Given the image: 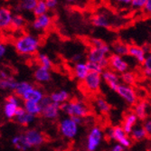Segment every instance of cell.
Wrapping results in <instances>:
<instances>
[{"label":"cell","instance_id":"1f68e13d","mask_svg":"<svg viewBox=\"0 0 151 151\" xmlns=\"http://www.w3.org/2000/svg\"><path fill=\"white\" fill-rule=\"evenodd\" d=\"M119 78H120V81H122L123 84L129 85V86L135 85L136 81H137V77H136L135 73L132 72H129V71H127L125 73H121Z\"/></svg>","mask_w":151,"mask_h":151},{"label":"cell","instance_id":"d6a6232c","mask_svg":"<svg viewBox=\"0 0 151 151\" xmlns=\"http://www.w3.org/2000/svg\"><path fill=\"white\" fill-rule=\"evenodd\" d=\"M25 24H26V20L22 15L16 14V15L13 16L12 22H11V26L13 28H15L16 30H21L25 26Z\"/></svg>","mask_w":151,"mask_h":151},{"label":"cell","instance_id":"4316f807","mask_svg":"<svg viewBox=\"0 0 151 151\" xmlns=\"http://www.w3.org/2000/svg\"><path fill=\"white\" fill-rule=\"evenodd\" d=\"M90 45L91 47H95V48H98V49L101 50L106 55H109L111 52V46L100 38H91L90 40Z\"/></svg>","mask_w":151,"mask_h":151},{"label":"cell","instance_id":"f907efd6","mask_svg":"<svg viewBox=\"0 0 151 151\" xmlns=\"http://www.w3.org/2000/svg\"><path fill=\"white\" fill-rule=\"evenodd\" d=\"M10 74L7 73V72H6L5 70L3 69H0V81H2V80H5L6 79L7 77H9Z\"/></svg>","mask_w":151,"mask_h":151},{"label":"cell","instance_id":"d6986e66","mask_svg":"<svg viewBox=\"0 0 151 151\" xmlns=\"http://www.w3.org/2000/svg\"><path fill=\"white\" fill-rule=\"evenodd\" d=\"M45 94L42 89L34 86L23 96V98L21 100H23V101H33L35 102H40L41 101H42V99L45 97Z\"/></svg>","mask_w":151,"mask_h":151},{"label":"cell","instance_id":"52a82bcc","mask_svg":"<svg viewBox=\"0 0 151 151\" xmlns=\"http://www.w3.org/2000/svg\"><path fill=\"white\" fill-rule=\"evenodd\" d=\"M81 82L82 86L87 91L91 93H96L100 91L101 86V75L98 73L90 72Z\"/></svg>","mask_w":151,"mask_h":151},{"label":"cell","instance_id":"6da1fadb","mask_svg":"<svg viewBox=\"0 0 151 151\" xmlns=\"http://www.w3.org/2000/svg\"><path fill=\"white\" fill-rule=\"evenodd\" d=\"M14 46L16 51L21 55L29 56L35 54L38 52L41 46V41L37 35L24 34L16 39L14 42Z\"/></svg>","mask_w":151,"mask_h":151},{"label":"cell","instance_id":"8fae6325","mask_svg":"<svg viewBox=\"0 0 151 151\" xmlns=\"http://www.w3.org/2000/svg\"><path fill=\"white\" fill-rule=\"evenodd\" d=\"M101 75V80L108 85V87L111 91L116 92L118 86L121 83L119 75L111 69H105Z\"/></svg>","mask_w":151,"mask_h":151},{"label":"cell","instance_id":"d4e9b609","mask_svg":"<svg viewBox=\"0 0 151 151\" xmlns=\"http://www.w3.org/2000/svg\"><path fill=\"white\" fill-rule=\"evenodd\" d=\"M111 52L114 54L119 56H127L128 55V49H129V45L126 43L122 42V41H116L112 44V46L111 47Z\"/></svg>","mask_w":151,"mask_h":151},{"label":"cell","instance_id":"7c38bea8","mask_svg":"<svg viewBox=\"0 0 151 151\" xmlns=\"http://www.w3.org/2000/svg\"><path fill=\"white\" fill-rule=\"evenodd\" d=\"M91 23L94 26L99 28H109L113 24L112 17L107 12L101 11V13L96 14L91 18Z\"/></svg>","mask_w":151,"mask_h":151},{"label":"cell","instance_id":"e0dca14e","mask_svg":"<svg viewBox=\"0 0 151 151\" xmlns=\"http://www.w3.org/2000/svg\"><path fill=\"white\" fill-rule=\"evenodd\" d=\"M147 111H148V102L146 100L138 101L134 105L133 112L137 116L139 120L144 121L147 119Z\"/></svg>","mask_w":151,"mask_h":151},{"label":"cell","instance_id":"277c9868","mask_svg":"<svg viewBox=\"0 0 151 151\" xmlns=\"http://www.w3.org/2000/svg\"><path fill=\"white\" fill-rule=\"evenodd\" d=\"M108 136L111 140L116 141L124 148H129L132 146V140L129 136L125 133L121 126H115L111 128L108 131Z\"/></svg>","mask_w":151,"mask_h":151},{"label":"cell","instance_id":"4fadbf2b","mask_svg":"<svg viewBox=\"0 0 151 151\" xmlns=\"http://www.w3.org/2000/svg\"><path fill=\"white\" fill-rule=\"evenodd\" d=\"M52 24V17L48 15V14H45V15L35 17V18L33 20L32 27L35 31L44 32L50 28Z\"/></svg>","mask_w":151,"mask_h":151},{"label":"cell","instance_id":"f546056e","mask_svg":"<svg viewBox=\"0 0 151 151\" xmlns=\"http://www.w3.org/2000/svg\"><path fill=\"white\" fill-rule=\"evenodd\" d=\"M18 106L19 105H17V104L6 101L5 105H4V114H5V116L8 119H14L16 117V112H17V109Z\"/></svg>","mask_w":151,"mask_h":151},{"label":"cell","instance_id":"f1b7e54d","mask_svg":"<svg viewBox=\"0 0 151 151\" xmlns=\"http://www.w3.org/2000/svg\"><path fill=\"white\" fill-rule=\"evenodd\" d=\"M17 81H16V79L10 75L6 79L0 81V90L14 91V90H15L17 86Z\"/></svg>","mask_w":151,"mask_h":151},{"label":"cell","instance_id":"681fc988","mask_svg":"<svg viewBox=\"0 0 151 151\" xmlns=\"http://www.w3.org/2000/svg\"><path fill=\"white\" fill-rule=\"evenodd\" d=\"M124 150H125L124 147H123L120 144L117 143L116 145H114V146L111 148V150H109V151H124Z\"/></svg>","mask_w":151,"mask_h":151},{"label":"cell","instance_id":"30bf717a","mask_svg":"<svg viewBox=\"0 0 151 151\" xmlns=\"http://www.w3.org/2000/svg\"><path fill=\"white\" fill-rule=\"evenodd\" d=\"M87 62H91V63H99L103 69H108L109 67V59L108 55L100 49L91 47L89 49L88 53H87Z\"/></svg>","mask_w":151,"mask_h":151},{"label":"cell","instance_id":"9a60e30c","mask_svg":"<svg viewBox=\"0 0 151 151\" xmlns=\"http://www.w3.org/2000/svg\"><path fill=\"white\" fill-rule=\"evenodd\" d=\"M13 16V11L9 7H0V30H6L11 27Z\"/></svg>","mask_w":151,"mask_h":151},{"label":"cell","instance_id":"484cf974","mask_svg":"<svg viewBox=\"0 0 151 151\" xmlns=\"http://www.w3.org/2000/svg\"><path fill=\"white\" fill-rule=\"evenodd\" d=\"M33 87L34 85L29 81H19V82L17 81V86L15 90H14V92H15V94L21 100L23 98V96Z\"/></svg>","mask_w":151,"mask_h":151},{"label":"cell","instance_id":"f35d334b","mask_svg":"<svg viewBox=\"0 0 151 151\" xmlns=\"http://www.w3.org/2000/svg\"><path fill=\"white\" fill-rule=\"evenodd\" d=\"M86 63H87L90 72H94V73H98L101 74V73L104 71L103 68L97 63H91V62H86Z\"/></svg>","mask_w":151,"mask_h":151},{"label":"cell","instance_id":"b9f144b4","mask_svg":"<svg viewBox=\"0 0 151 151\" xmlns=\"http://www.w3.org/2000/svg\"><path fill=\"white\" fill-rule=\"evenodd\" d=\"M142 127H143V129H145V131L147 133V135L149 136V138H150V136H151V120L150 119L144 120Z\"/></svg>","mask_w":151,"mask_h":151},{"label":"cell","instance_id":"f5cc1de1","mask_svg":"<svg viewBox=\"0 0 151 151\" xmlns=\"http://www.w3.org/2000/svg\"><path fill=\"white\" fill-rule=\"evenodd\" d=\"M71 118L73 119V120L76 123V124H78V125L81 124V123H82V120H83V119H81V118H80V117H76V116H73V117H71Z\"/></svg>","mask_w":151,"mask_h":151},{"label":"cell","instance_id":"ee69618b","mask_svg":"<svg viewBox=\"0 0 151 151\" xmlns=\"http://www.w3.org/2000/svg\"><path fill=\"white\" fill-rule=\"evenodd\" d=\"M115 4L119 6H129L131 4V0H113Z\"/></svg>","mask_w":151,"mask_h":151},{"label":"cell","instance_id":"bcb514c9","mask_svg":"<svg viewBox=\"0 0 151 151\" xmlns=\"http://www.w3.org/2000/svg\"><path fill=\"white\" fill-rule=\"evenodd\" d=\"M6 51H7V48H6V44L2 42V41H0V59L6 53Z\"/></svg>","mask_w":151,"mask_h":151},{"label":"cell","instance_id":"8992f818","mask_svg":"<svg viewBox=\"0 0 151 151\" xmlns=\"http://www.w3.org/2000/svg\"><path fill=\"white\" fill-rule=\"evenodd\" d=\"M23 139H24V142L25 146L28 149L31 147H40L45 142L44 135L35 129H31L26 130L23 134Z\"/></svg>","mask_w":151,"mask_h":151},{"label":"cell","instance_id":"7402d4cb","mask_svg":"<svg viewBox=\"0 0 151 151\" xmlns=\"http://www.w3.org/2000/svg\"><path fill=\"white\" fill-rule=\"evenodd\" d=\"M129 136H130L129 137L130 139L135 141V142H140V141H143L147 139H149V136L145 131L143 127L142 126H137V125L132 129V130Z\"/></svg>","mask_w":151,"mask_h":151},{"label":"cell","instance_id":"60d3db41","mask_svg":"<svg viewBox=\"0 0 151 151\" xmlns=\"http://www.w3.org/2000/svg\"><path fill=\"white\" fill-rule=\"evenodd\" d=\"M6 101L11 102V103H15V104H17V105H20V98L17 97L16 94L8 95L7 97L6 98Z\"/></svg>","mask_w":151,"mask_h":151},{"label":"cell","instance_id":"f6af8a7d","mask_svg":"<svg viewBox=\"0 0 151 151\" xmlns=\"http://www.w3.org/2000/svg\"><path fill=\"white\" fill-rule=\"evenodd\" d=\"M142 10L146 15H150V13H151V0H147V3L145 4V6H143Z\"/></svg>","mask_w":151,"mask_h":151},{"label":"cell","instance_id":"3957f363","mask_svg":"<svg viewBox=\"0 0 151 151\" xmlns=\"http://www.w3.org/2000/svg\"><path fill=\"white\" fill-rule=\"evenodd\" d=\"M59 131L63 138L73 139L78 134L79 125L76 124L71 117L63 118L59 122Z\"/></svg>","mask_w":151,"mask_h":151},{"label":"cell","instance_id":"4dcf8cb0","mask_svg":"<svg viewBox=\"0 0 151 151\" xmlns=\"http://www.w3.org/2000/svg\"><path fill=\"white\" fill-rule=\"evenodd\" d=\"M15 119V120L17 122V124L25 127V126L30 125L31 123H33V122L35 120V116L25 112L24 114H23V115H21V116L15 117V119Z\"/></svg>","mask_w":151,"mask_h":151},{"label":"cell","instance_id":"ba28073f","mask_svg":"<svg viewBox=\"0 0 151 151\" xmlns=\"http://www.w3.org/2000/svg\"><path fill=\"white\" fill-rule=\"evenodd\" d=\"M116 92L118 93L119 97H121L123 100H124V101L127 104H129L130 106H134L136 104V102L139 101L138 94H137V91L133 88V86L120 83L118 86Z\"/></svg>","mask_w":151,"mask_h":151},{"label":"cell","instance_id":"44dd1931","mask_svg":"<svg viewBox=\"0 0 151 151\" xmlns=\"http://www.w3.org/2000/svg\"><path fill=\"white\" fill-rule=\"evenodd\" d=\"M138 120H139L138 118H137V116L133 111H130L124 116V120H123V124L121 127L127 135L130 134L132 129L137 125Z\"/></svg>","mask_w":151,"mask_h":151},{"label":"cell","instance_id":"db71d44e","mask_svg":"<svg viewBox=\"0 0 151 151\" xmlns=\"http://www.w3.org/2000/svg\"><path fill=\"white\" fill-rule=\"evenodd\" d=\"M75 1H76V0H66V2L69 3V4H73Z\"/></svg>","mask_w":151,"mask_h":151},{"label":"cell","instance_id":"ab89813d","mask_svg":"<svg viewBox=\"0 0 151 151\" xmlns=\"http://www.w3.org/2000/svg\"><path fill=\"white\" fill-rule=\"evenodd\" d=\"M147 0H131L130 6L135 10H141Z\"/></svg>","mask_w":151,"mask_h":151},{"label":"cell","instance_id":"7bdbcfd3","mask_svg":"<svg viewBox=\"0 0 151 151\" xmlns=\"http://www.w3.org/2000/svg\"><path fill=\"white\" fill-rule=\"evenodd\" d=\"M45 1L49 10L56 8V6L58 5V0H45Z\"/></svg>","mask_w":151,"mask_h":151},{"label":"cell","instance_id":"e575fe53","mask_svg":"<svg viewBox=\"0 0 151 151\" xmlns=\"http://www.w3.org/2000/svg\"><path fill=\"white\" fill-rule=\"evenodd\" d=\"M40 66H43L45 68H47V69L51 70L52 67V62L51 60V58L47 55L46 53L45 52H39L37 54V57H36Z\"/></svg>","mask_w":151,"mask_h":151},{"label":"cell","instance_id":"7a4b0ae2","mask_svg":"<svg viewBox=\"0 0 151 151\" xmlns=\"http://www.w3.org/2000/svg\"><path fill=\"white\" fill-rule=\"evenodd\" d=\"M60 111L66 114L68 117L76 116L84 119L89 115V108L87 105L81 101L78 100H69L67 102L61 104Z\"/></svg>","mask_w":151,"mask_h":151},{"label":"cell","instance_id":"d590c367","mask_svg":"<svg viewBox=\"0 0 151 151\" xmlns=\"http://www.w3.org/2000/svg\"><path fill=\"white\" fill-rule=\"evenodd\" d=\"M38 0H20L18 7L22 11L25 12H33L35 9Z\"/></svg>","mask_w":151,"mask_h":151},{"label":"cell","instance_id":"2e32d148","mask_svg":"<svg viewBox=\"0 0 151 151\" xmlns=\"http://www.w3.org/2000/svg\"><path fill=\"white\" fill-rule=\"evenodd\" d=\"M149 53H147L143 48V46L138 45H129L128 49V55L135 59L139 63H142L145 60L146 56Z\"/></svg>","mask_w":151,"mask_h":151},{"label":"cell","instance_id":"5b68a950","mask_svg":"<svg viewBox=\"0 0 151 151\" xmlns=\"http://www.w3.org/2000/svg\"><path fill=\"white\" fill-rule=\"evenodd\" d=\"M103 139V132L98 126H94L91 129L86 139L87 151H97L101 140Z\"/></svg>","mask_w":151,"mask_h":151},{"label":"cell","instance_id":"5bb4252c","mask_svg":"<svg viewBox=\"0 0 151 151\" xmlns=\"http://www.w3.org/2000/svg\"><path fill=\"white\" fill-rule=\"evenodd\" d=\"M60 105L51 102L48 105L42 108V112L41 116H43L45 119L49 120H54L59 118L60 116Z\"/></svg>","mask_w":151,"mask_h":151},{"label":"cell","instance_id":"c3c4849f","mask_svg":"<svg viewBox=\"0 0 151 151\" xmlns=\"http://www.w3.org/2000/svg\"><path fill=\"white\" fill-rule=\"evenodd\" d=\"M51 102H52V101H51V99H50L49 96L45 95V97L42 99V101H40V104H41V106H42V108H43V107H45V106L48 105V104H49V103H51Z\"/></svg>","mask_w":151,"mask_h":151},{"label":"cell","instance_id":"83f0119b","mask_svg":"<svg viewBox=\"0 0 151 151\" xmlns=\"http://www.w3.org/2000/svg\"><path fill=\"white\" fill-rule=\"evenodd\" d=\"M95 104H96V108L98 109V111L101 114H108L109 113V111H111V106L102 97H98L96 99Z\"/></svg>","mask_w":151,"mask_h":151},{"label":"cell","instance_id":"cb8c5ba5","mask_svg":"<svg viewBox=\"0 0 151 151\" xmlns=\"http://www.w3.org/2000/svg\"><path fill=\"white\" fill-rule=\"evenodd\" d=\"M23 107L27 113L32 114L35 117L41 115V112H42V106H41L40 102H35L33 101H24Z\"/></svg>","mask_w":151,"mask_h":151},{"label":"cell","instance_id":"ffe728a7","mask_svg":"<svg viewBox=\"0 0 151 151\" xmlns=\"http://www.w3.org/2000/svg\"><path fill=\"white\" fill-rule=\"evenodd\" d=\"M90 73L86 62H78L74 63L73 66V76L80 81H82L87 74Z\"/></svg>","mask_w":151,"mask_h":151},{"label":"cell","instance_id":"816d5d0a","mask_svg":"<svg viewBox=\"0 0 151 151\" xmlns=\"http://www.w3.org/2000/svg\"><path fill=\"white\" fill-rule=\"evenodd\" d=\"M26 111H24V107L23 106H18V108H17V112H16V117H17V116H21V115H23V114H24Z\"/></svg>","mask_w":151,"mask_h":151},{"label":"cell","instance_id":"603a6c76","mask_svg":"<svg viewBox=\"0 0 151 151\" xmlns=\"http://www.w3.org/2000/svg\"><path fill=\"white\" fill-rule=\"evenodd\" d=\"M49 97H50L52 102L61 105L64 102H67L70 100V93L65 90H60V91L51 93Z\"/></svg>","mask_w":151,"mask_h":151},{"label":"cell","instance_id":"836d02e7","mask_svg":"<svg viewBox=\"0 0 151 151\" xmlns=\"http://www.w3.org/2000/svg\"><path fill=\"white\" fill-rule=\"evenodd\" d=\"M11 143L18 151H26V150H28V148H27V147L25 146V144L24 142L23 134H19V135L14 136L13 138H12V139H11Z\"/></svg>","mask_w":151,"mask_h":151},{"label":"cell","instance_id":"ac0fdd59","mask_svg":"<svg viewBox=\"0 0 151 151\" xmlns=\"http://www.w3.org/2000/svg\"><path fill=\"white\" fill-rule=\"evenodd\" d=\"M34 78L39 83H46L52 80V74L49 69L39 65L35 70Z\"/></svg>","mask_w":151,"mask_h":151},{"label":"cell","instance_id":"74e56055","mask_svg":"<svg viewBox=\"0 0 151 151\" xmlns=\"http://www.w3.org/2000/svg\"><path fill=\"white\" fill-rule=\"evenodd\" d=\"M142 72L145 76L150 77V75H151V56H150V54H147L145 60L142 63Z\"/></svg>","mask_w":151,"mask_h":151},{"label":"cell","instance_id":"9c48e42d","mask_svg":"<svg viewBox=\"0 0 151 151\" xmlns=\"http://www.w3.org/2000/svg\"><path fill=\"white\" fill-rule=\"evenodd\" d=\"M108 59H109V66L111 67V70H112L116 73L121 74L129 71V65L128 62L124 59V57L112 53L109 56H108Z\"/></svg>","mask_w":151,"mask_h":151},{"label":"cell","instance_id":"7dc6e473","mask_svg":"<svg viewBox=\"0 0 151 151\" xmlns=\"http://www.w3.org/2000/svg\"><path fill=\"white\" fill-rule=\"evenodd\" d=\"M82 59H83V55H82L81 53H75V54H73V56L71 58L72 62H73L74 63H78V62H81Z\"/></svg>","mask_w":151,"mask_h":151},{"label":"cell","instance_id":"8d00e7d4","mask_svg":"<svg viewBox=\"0 0 151 151\" xmlns=\"http://www.w3.org/2000/svg\"><path fill=\"white\" fill-rule=\"evenodd\" d=\"M48 11H49V9L47 7V5H46L45 0H38L35 9L33 10V13H34V15L35 17H37V16H41V15L47 14Z\"/></svg>","mask_w":151,"mask_h":151}]
</instances>
